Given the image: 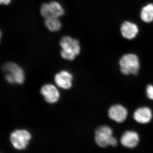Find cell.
Wrapping results in <instances>:
<instances>
[{
  "label": "cell",
  "mask_w": 153,
  "mask_h": 153,
  "mask_svg": "<svg viewBox=\"0 0 153 153\" xmlns=\"http://www.w3.org/2000/svg\"><path fill=\"white\" fill-rule=\"evenodd\" d=\"M41 95L45 101L50 104H54L59 100L60 93L56 87L51 84H47L41 87Z\"/></svg>",
  "instance_id": "6"
},
{
  "label": "cell",
  "mask_w": 153,
  "mask_h": 153,
  "mask_svg": "<svg viewBox=\"0 0 153 153\" xmlns=\"http://www.w3.org/2000/svg\"><path fill=\"white\" fill-rule=\"evenodd\" d=\"M139 137L135 132H125L121 138V143L124 146L128 148H135L139 143Z\"/></svg>",
  "instance_id": "10"
},
{
  "label": "cell",
  "mask_w": 153,
  "mask_h": 153,
  "mask_svg": "<svg viewBox=\"0 0 153 153\" xmlns=\"http://www.w3.org/2000/svg\"><path fill=\"white\" fill-rule=\"evenodd\" d=\"M32 136L26 130H17L10 136V141L14 149L17 150H23L27 148Z\"/></svg>",
  "instance_id": "5"
},
{
  "label": "cell",
  "mask_w": 153,
  "mask_h": 153,
  "mask_svg": "<svg viewBox=\"0 0 153 153\" xmlns=\"http://www.w3.org/2000/svg\"><path fill=\"white\" fill-rule=\"evenodd\" d=\"M133 117L134 120L139 123H147L152 120V111L149 108H140L134 112Z\"/></svg>",
  "instance_id": "11"
},
{
  "label": "cell",
  "mask_w": 153,
  "mask_h": 153,
  "mask_svg": "<svg viewBox=\"0 0 153 153\" xmlns=\"http://www.w3.org/2000/svg\"><path fill=\"white\" fill-rule=\"evenodd\" d=\"M45 25L51 32L59 31L61 28V23L58 17L51 16L45 19Z\"/></svg>",
  "instance_id": "13"
},
{
  "label": "cell",
  "mask_w": 153,
  "mask_h": 153,
  "mask_svg": "<svg viewBox=\"0 0 153 153\" xmlns=\"http://www.w3.org/2000/svg\"><path fill=\"white\" fill-rule=\"evenodd\" d=\"M48 4L51 16L59 18L64 15L65 13L64 9L60 3L55 1H52Z\"/></svg>",
  "instance_id": "14"
},
{
  "label": "cell",
  "mask_w": 153,
  "mask_h": 153,
  "mask_svg": "<svg viewBox=\"0 0 153 153\" xmlns=\"http://www.w3.org/2000/svg\"><path fill=\"white\" fill-rule=\"evenodd\" d=\"M5 78L10 84H22L25 82V76L22 68L16 63L9 62L2 66Z\"/></svg>",
  "instance_id": "2"
},
{
  "label": "cell",
  "mask_w": 153,
  "mask_h": 153,
  "mask_svg": "<svg viewBox=\"0 0 153 153\" xmlns=\"http://www.w3.org/2000/svg\"><path fill=\"white\" fill-rule=\"evenodd\" d=\"M108 114L111 119L118 123H122L126 119L128 111L123 105H116L109 108Z\"/></svg>",
  "instance_id": "8"
},
{
  "label": "cell",
  "mask_w": 153,
  "mask_h": 153,
  "mask_svg": "<svg viewBox=\"0 0 153 153\" xmlns=\"http://www.w3.org/2000/svg\"><path fill=\"white\" fill-rule=\"evenodd\" d=\"M40 11H41V16L44 17L45 19L51 17L50 10H49V4L47 3L42 4L41 6Z\"/></svg>",
  "instance_id": "15"
},
{
  "label": "cell",
  "mask_w": 153,
  "mask_h": 153,
  "mask_svg": "<svg viewBox=\"0 0 153 153\" xmlns=\"http://www.w3.org/2000/svg\"><path fill=\"white\" fill-rule=\"evenodd\" d=\"M139 31L138 27L135 24L128 21L124 22L120 27L122 36L128 40H131L135 38Z\"/></svg>",
  "instance_id": "9"
},
{
  "label": "cell",
  "mask_w": 153,
  "mask_h": 153,
  "mask_svg": "<svg viewBox=\"0 0 153 153\" xmlns=\"http://www.w3.org/2000/svg\"><path fill=\"white\" fill-rule=\"evenodd\" d=\"M11 0H0L1 4H2L8 5L11 2Z\"/></svg>",
  "instance_id": "17"
},
{
  "label": "cell",
  "mask_w": 153,
  "mask_h": 153,
  "mask_svg": "<svg viewBox=\"0 0 153 153\" xmlns=\"http://www.w3.org/2000/svg\"><path fill=\"white\" fill-rule=\"evenodd\" d=\"M60 45L62 49L60 55L65 60H73L80 53L81 49L79 41L69 36L62 37Z\"/></svg>",
  "instance_id": "1"
},
{
  "label": "cell",
  "mask_w": 153,
  "mask_h": 153,
  "mask_svg": "<svg viewBox=\"0 0 153 153\" xmlns=\"http://www.w3.org/2000/svg\"><path fill=\"white\" fill-rule=\"evenodd\" d=\"M146 93L148 98L153 100V85H148L146 88Z\"/></svg>",
  "instance_id": "16"
},
{
  "label": "cell",
  "mask_w": 153,
  "mask_h": 153,
  "mask_svg": "<svg viewBox=\"0 0 153 153\" xmlns=\"http://www.w3.org/2000/svg\"><path fill=\"white\" fill-rule=\"evenodd\" d=\"M120 70L125 75L138 74L140 68L139 58L133 54H126L123 55L119 61Z\"/></svg>",
  "instance_id": "4"
},
{
  "label": "cell",
  "mask_w": 153,
  "mask_h": 153,
  "mask_svg": "<svg viewBox=\"0 0 153 153\" xmlns=\"http://www.w3.org/2000/svg\"><path fill=\"white\" fill-rule=\"evenodd\" d=\"M73 78V76L71 73L63 70L55 74L54 80L58 87L68 90L72 86Z\"/></svg>",
  "instance_id": "7"
},
{
  "label": "cell",
  "mask_w": 153,
  "mask_h": 153,
  "mask_svg": "<svg viewBox=\"0 0 153 153\" xmlns=\"http://www.w3.org/2000/svg\"><path fill=\"white\" fill-rule=\"evenodd\" d=\"M140 16L142 21L145 23H150L153 22V4L150 3L143 7Z\"/></svg>",
  "instance_id": "12"
},
{
  "label": "cell",
  "mask_w": 153,
  "mask_h": 153,
  "mask_svg": "<svg viewBox=\"0 0 153 153\" xmlns=\"http://www.w3.org/2000/svg\"><path fill=\"white\" fill-rule=\"evenodd\" d=\"M95 141L99 146L106 148L109 146H117V141L116 139L113 136L112 129L107 126H100L96 130Z\"/></svg>",
  "instance_id": "3"
}]
</instances>
